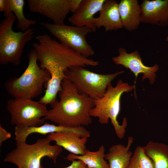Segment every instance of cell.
<instances>
[{"instance_id":"obj_2","label":"cell","mask_w":168,"mask_h":168,"mask_svg":"<svg viewBox=\"0 0 168 168\" xmlns=\"http://www.w3.org/2000/svg\"><path fill=\"white\" fill-rule=\"evenodd\" d=\"M28 57V65L22 74L9 78L4 83L6 92L14 98L32 99L40 95L44 85L50 78L49 72L38 66L34 49L29 51Z\"/></svg>"},{"instance_id":"obj_11","label":"cell","mask_w":168,"mask_h":168,"mask_svg":"<svg viewBox=\"0 0 168 168\" xmlns=\"http://www.w3.org/2000/svg\"><path fill=\"white\" fill-rule=\"evenodd\" d=\"M71 0H28V5L31 12L38 13L52 20L54 24H64L70 12Z\"/></svg>"},{"instance_id":"obj_25","label":"cell","mask_w":168,"mask_h":168,"mask_svg":"<svg viewBox=\"0 0 168 168\" xmlns=\"http://www.w3.org/2000/svg\"><path fill=\"white\" fill-rule=\"evenodd\" d=\"M82 0H71L70 9V11L75 13L78 9Z\"/></svg>"},{"instance_id":"obj_16","label":"cell","mask_w":168,"mask_h":168,"mask_svg":"<svg viewBox=\"0 0 168 168\" xmlns=\"http://www.w3.org/2000/svg\"><path fill=\"white\" fill-rule=\"evenodd\" d=\"M47 138L71 153L77 155L84 154L88 138L82 137L72 132H60L49 134Z\"/></svg>"},{"instance_id":"obj_4","label":"cell","mask_w":168,"mask_h":168,"mask_svg":"<svg viewBox=\"0 0 168 168\" xmlns=\"http://www.w3.org/2000/svg\"><path fill=\"white\" fill-rule=\"evenodd\" d=\"M51 141L47 137L38 139L31 144L16 142V147L7 154L4 161L13 163L17 168H40L41 160L47 156L55 164L63 150L59 145H51Z\"/></svg>"},{"instance_id":"obj_22","label":"cell","mask_w":168,"mask_h":168,"mask_svg":"<svg viewBox=\"0 0 168 168\" xmlns=\"http://www.w3.org/2000/svg\"><path fill=\"white\" fill-rule=\"evenodd\" d=\"M127 168H154L151 160L145 154L142 147L135 148Z\"/></svg>"},{"instance_id":"obj_14","label":"cell","mask_w":168,"mask_h":168,"mask_svg":"<svg viewBox=\"0 0 168 168\" xmlns=\"http://www.w3.org/2000/svg\"><path fill=\"white\" fill-rule=\"evenodd\" d=\"M69 132L76 133L82 137L89 138L90 136L89 131L84 126L76 128L67 127L60 125H55L47 123L38 127L24 128L15 127V135L16 142H26L28 136L33 133H38L43 135L53 133Z\"/></svg>"},{"instance_id":"obj_10","label":"cell","mask_w":168,"mask_h":168,"mask_svg":"<svg viewBox=\"0 0 168 168\" xmlns=\"http://www.w3.org/2000/svg\"><path fill=\"white\" fill-rule=\"evenodd\" d=\"M118 53V55L112 57V60L115 64L122 65L133 73L135 76V87L137 77L140 74H143L142 82L148 79L150 84H153L156 76V72L159 69L158 65L155 64L152 67L145 65L137 50L128 53L125 48L120 47L119 49Z\"/></svg>"},{"instance_id":"obj_9","label":"cell","mask_w":168,"mask_h":168,"mask_svg":"<svg viewBox=\"0 0 168 168\" xmlns=\"http://www.w3.org/2000/svg\"><path fill=\"white\" fill-rule=\"evenodd\" d=\"M40 24L57 38L60 43L74 51L87 58L95 54L94 50L86 39L88 34L93 32L90 28L44 22H40Z\"/></svg>"},{"instance_id":"obj_3","label":"cell","mask_w":168,"mask_h":168,"mask_svg":"<svg viewBox=\"0 0 168 168\" xmlns=\"http://www.w3.org/2000/svg\"><path fill=\"white\" fill-rule=\"evenodd\" d=\"M134 89V86L124 82L121 79L118 81L114 87L111 83L110 84L104 96L94 100V106L90 112V115L97 118L101 124H107L110 119L117 136L120 139L124 137L127 126L125 117L124 118L121 124L117 120L120 110L121 98L124 93L128 92Z\"/></svg>"},{"instance_id":"obj_20","label":"cell","mask_w":168,"mask_h":168,"mask_svg":"<svg viewBox=\"0 0 168 168\" xmlns=\"http://www.w3.org/2000/svg\"><path fill=\"white\" fill-rule=\"evenodd\" d=\"M105 151L104 146L102 145L96 151L91 152L87 149L83 155H77L71 153L65 158L71 161L76 159L81 161L89 168H110L109 164L105 158Z\"/></svg>"},{"instance_id":"obj_24","label":"cell","mask_w":168,"mask_h":168,"mask_svg":"<svg viewBox=\"0 0 168 168\" xmlns=\"http://www.w3.org/2000/svg\"><path fill=\"white\" fill-rule=\"evenodd\" d=\"M71 165L65 168H85L86 166L81 161L75 160L72 161ZM40 168H44L41 165Z\"/></svg>"},{"instance_id":"obj_17","label":"cell","mask_w":168,"mask_h":168,"mask_svg":"<svg viewBox=\"0 0 168 168\" xmlns=\"http://www.w3.org/2000/svg\"><path fill=\"white\" fill-rule=\"evenodd\" d=\"M118 9L123 27L129 31L137 29L141 23V9L137 0H121Z\"/></svg>"},{"instance_id":"obj_8","label":"cell","mask_w":168,"mask_h":168,"mask_svg":"<svg viewBox=\"0 0 168 168\" xmlns=\"http://www.w3.org/2000/svg\"><path fill=\"white\" fill-rule=\"evenodd\" d=\"M7 110L11 116L10 122L21 128L38 127L43 124L49 110L46 105L30 99L14 98L8 100Z\"/></svg>"},{"instance_id":"obj_28","label":"cell","mask_w":168,"mask_h":168,"mask_svg":"<svg viewBox=\"0 0 168 168\" xmlns=\"http://www.w3.org/2000/svg\"><path fill=\"white\" fill-rule=\"evenodd\" d=\"M85 168H89L88 167L86 166Z\"/></svg>"},{"instance_id":"obj_26","label":"cell","mask_w":168,"mask_h":168,"mask_svg":"<svg viewBox=\"0 0 168 168\" xmlns=\"http://www.w3.org/2000/svg\"><path fill=\"white\" fill-rule=\"evenodd\" d=\"M5 7V0H0V11L4 12Z\"/></svg>"},{"instance_id":"obj_18","label":"cell","mask_w":168,"mask_h":168,"mask_svg":"<svg viewBox=\"0 0 168 168\" xmlns=\"http://www.w3.org/2000/svg\"><path fill=\"white\" fill-rule=\"evenodd\" d=\"M133 140L128 137L127 146L117 144L111 146L105 154V159L109 162L110 168H127L133 154L130 149Z\"/></svg>"},{"instance_id":"obj_21","label":"cell","mask_w":168,"mask_h":168,"mask_svg":"<svg viewBox=\"0 0 168 168\" xmlns=\"http://www.w3.org/2000/svg\"><path fill=\"white\" fill-rule=\"evenodd\" d=\"M24 4V0H5L3 12L5 17H7L12 12H13L17 20V27L24 31L36 23L35 21L28 19L25 17L23 13Z\"/></svg>"},{"instance_id":"obj_19","label":"cell","mask_w":168,"mask_h":168,"mask_svg":"<svg viewBox=\"0 0 168 168\" xmlns=\"http://www.w3.org/2000/svg\"><path fill=\"white\" fill-rule=\"evenodd\" d=\"M145 154L151 160L154 168H168V145L150 141L142 147Z\"/></svg>"},{"instance_id":"obj_5","label":"cell","mask_w":168,"mask_h":168,"mask_svg":"<svg viewBox=\"0 0 168 168\" xmlns=\"http://www.w3.org/2000/svg\"><path fill=\"white\" fill-rule=\"evenodd\" d=\"M16 17L12 12L0 24V64L19 65L24 47L33 38L34 29L15 32L12 26Z\"/></svg>"},{"instance_id":"obj_1","label":"cell","mask_w":168,"mask_h":168,"mask_svg":"<svg viewBox=\"0 0 168 168\" xmlns=\"http://www.w3.org/2000/svg\"><path fill=\"white\" fill-rule=\"evenodd\" d=\"M58 94L59 100L50 105L52 109L43 118L44 120L70 128L88 126L91 124L90 112L94 106L93 99L80 93L66 77L62 82Z\"/></svg>"},{"instance_id":"obj_6","label":"cell","mask_w":168,"mask_h":168,"mask_svg":"<svg viewBox=\"0 0 168 168\" xmlns=\"http://www.w3.org/2000/svg\"><path fill=\"white\" fill-rule=\"evenodd\" d=\"M36 38L39 43H34L32 46L36 52L39 61H53L63 64L68 68L73 66L85 67L99 64L98 61L89 58L74 51L47 34L39 35Z\"/></svg>"},{"instance_id":"obj_27","label":"cell","mask_w":168,"mask_h":168,"mask_svg":"<svg viewBox=\"0 0 168 168\" xmlns=\"http://www.w3.org/2000/svg\"><path fill=\"white\" fill-rule=\"evenodd\" d=\"M166 41H168V36L166 39Z\"/></svg>"},{"instance_id":"obj_15","label":"cell","mask_w":168,"mask_h":168,"mask_svg":"<svg viewBox=\"0 0 168 168\" xmlns=\"http://www.w3.org/2000/svg\"><path fill=\"white\" fill-rule=\"evenodd\" d=\"M99 12V16L94 20L96 28L103 27L107 32L123 28L116 1L105 0Z\"/></svg>"},{"instance_id":"obj_12","label":"cell","mask_w":168,"mask_h":168,"mask_svg":"<svg viewBox=\"0 0 168 168\" xmlns=\"http://www.w3.org/2000/svg\"><path fill=\"white\" fill-rule=\"evenodd\" d=\"M140 6L141 23L161 26L168 25V0H143Z\"/></svg>"},{"instance_id":"obj_23","label":"cell","mask_w":168,"mask_h":168,"mask_svg":"<svg viewBox=\"0 0 168 168\" xmlns=\"http://www.w3.org/2000/svg\"><path fill=\"white\" fill-rule=\"evenodd\" d=\"M11 133L7 131L0 125V146L3 142L11 137Z\"/></svg>"},{"instance_id":"obj_13","label":"cell","mask_w":168,"mask_h":168,"mask_svg":"<svg viewBox=\"0 0 168 168\" xmlns=\"http://www.w3.org/2000/svg\"><path fill=\"white\" fill-rule=\"evenodd\" d=\"M105 0H82L77 11L68 19L73 26H85L96 31L94 15L99 12Z\"/></svg>"},{"instance_id":"obj_7","label":"cell","mask_w":168,"mask_h":168,"mask_svg":"<svg viewBox=\"0 0 168 168\" xmlns=\"http://www.w3.org/2000/svg\"><path fill=\"white\" fill-rule=\"evenodd\" d=\"M84 68L71 67L65 71V75L73 84L80 93L86 95L93 100L102 97L113 80L124 72L122 70L113 73L103 74L92 72Z\"/></svg>"}]
</instances>
